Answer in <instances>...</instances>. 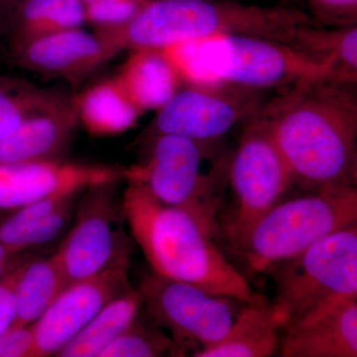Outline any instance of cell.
<instances>
[{"label":"cell","mask_w":357,"mask_h":357,"mask_svg":"<svg viewBox=\"0 0 357 357\" xmlns=\"http://www.w3.org/2000/svg\"><path fill=\"white\" fill-rule=\"evenodd\" d=\"M261 115L293 184L306 192L356 187V86L326 79L290 86Z\"/></svg>","instance_id":"obj_1"},{"label":"cell","mask_w":357,"mask_h":357,"mask_svg":"<svg viewBox=\"0 0 357 357\" xmlns=\"http://www.w3.org/2000/svg\"><path fill=\"white\" fill-rule=\"evenodd\" d=\"M121 204L122 220L155 273L241 303L259 296L191 213L132 181H126Z\"/></svg>","instance_id":"obj_2"},{"label":"cell","mask_w":357,"mask_h":357,"mask_svg":"<svg viewBox=\"0 0 357 357\" xmlns=\"http://www.w3.org/2000/svg\"><path fill=\"white\" fill-rule=\"evenodd\" d=\"M318 24L293 7L225 0H149L128 24L96 30L119 52L164 49L183 42L251 35L290 44L301 26Z\"/></svg>","instance_id":"obj_3"},{"label":"cell","mask_w":357,"mask_h":357,"mask_svg":"<svg viewBox=\"0 0 357 357\" xmlns=\"http://www.w3.org/2000/svg\"><path fill=\"white\" fill-rule=\"evenodd\" d=\"M185 83L222 84L263 91L326 79L318 61L292 45L251 35H225L164 48Z\"/></svg>","instance_id":"obj_4"},{"label":"cell","mask_w":357,"mask_h":357,"mask_svg":"<svg viewBox=\"0 0 357 357\" xmlns=\"http://www.w3.org/2000/svg\"><path fill=\"white\" fill-rule=\"evenodd\" d=\"M146 154L139 163L123 168V180L144 185L153 196L196 218L215 236L222 203L227 164L215 161L217 142L161 134L143 141Z\"/></svg>","instance_id":"obj_5"},{"label":"cell","mask_w":357,"mask_h":357,"mask_svg":"<svg viewBox=\"0 0 357 357\" xmlns=\"http://www.w3.org/2000/svg\"><path fill=\"white\" fill-rule=\"evenodd\" d=\"M356 223V187L307 192L282 199L230 245L252 271L264 272Z\"/></svg>","instance_id":"obj_6"},{"label":"cell","mask_w":357,"mask_h":357,"mask_svg":"<svg viewBox=\"0 0 357 357\" xmlns=\"http://www.w3.org/2000/svg\"><path fill=\"white\" fill-rule=\"evenodd\" d=\"M271 304L281 330L293 319L337 298L357 299V223L276 263Z\"/></svg>","instance_id":"obj_7"},{"label":"cell","mask_w":357,"mask_h":357,"mask_svg":"<svg viewBox=\"0 0 357 357\" xmlns=\"http://www.w3.org/2000/svg\"><path fill=\"white\" fill-rule=\"evenodd\" d=\"M227 177L236 204L231 220L225 227V236L231 244L279 203L294 185L287 163L261 112L246 123L229 160Z\"/></svg>","instance_id":"obj_8"},{"label":"cell","mask_w":357,"mask_h":357,"mask_svg":"<svg viewBox=\"0 0 357 357\" xmlns=\"http://www.w3.org/2000/svg\"><path fill=\"white\" fill-rule=\"evenodd\" d=\"M137 289L154 323L171 333L176 356L188 347H196V351L222 340L241 303L153 271L143 277Z\"/></svg>","instance_id":"obj_9"},{"label":"cell","mask_w":357,"mask_h":357,"mask_svg":"<svg viewBox=\"0 0 357 357\" xmlns=\"http://www.w3.org/2000/svg\"><path fill=\"white\" fill-rule=\"evenodd\" d=\"M265 105L262 91L222 84L185 83L156 110L137 142L161 134L218 142L238 124L258 116Z\"/></svg>","instance_id":"obj_10"},{"label":"cell","mask_w":357,"mask_h":357,"mask_svg":"<svg viewBox=\"0 0 357 357\" xmlns=\"http://www.w3.org/2000/svg\"><path fill=\"white\" fill-rule=\"evenodd\" d=\"M116 184L91 185L82 192L74 227L54 253L68 285L102 271L119 253L131 248L121 225Z\"/></svg>","instance_id":"obj_11"},{"label":"cell","mask_w":357,"mask_h":357,"mask_svg":"<svg viewBox=\"0 0 357 357\" xmlns=\"http://www.w3.org/2000/svg\"><path fill=\"white\" fill-rule=\"evenodd\" d=\"M131 248L95 275L70 284L33 324V357L56 356L110 300L130 287Z\"/></svg>","instance_id":"obj_12"},{"label":"cell","mask_w":357,"mask_h":357,"mask_svg":"<svg viewBox=\"0 0 357 357\" xmlns=\"http://www.w3.org/2000/svg\"><path fill=\"white\" fill-rule=\"evenodd\" d=\"M123 168L65 158L0 164V211H14L26 204L62 192H83L91 185L119 183Z\"/></svg>","instance_id":"obj_13"},{"label":"cell","mask_w":357,"mask_h":357,"mask_svg":"<svg viewBox=\"0 0 357 357\" xmlns=\"http://www.w3.org/2000/svg\"><path fill=\"white\" fill-rule=\"evenodd\" d=\"M121 53L98 31L83 27L45 35L11 47L14 63L49 79L77 84Z\"/></svg>","instance_id":"obj_14"},{"label":"cell","mask_w":357,"mask_h":357,"mask_svg":"<svg viewBox=\"0 0 357 357\" xmlns=\"http://www.w3.org/2000/svg\"><path fill=\"white\" fill-rule=\"evenodd\" d=\"M283 357H356L357 299L337 298L284 326Z\"/></svg>","instance_id":"obj_15"},{"label":"cell","mask_w":357,"mask_h":357,"mask_svg":"<svg viewBox=\"0 0 357 357\" xmlns=\"http://www.w3.org/2000/svg\"><path fill=\"white\" fill-rule=\"evenodd\" d=\"M79 128L73 95L0 136V164L64 158Z\"/></svg>","instance_id":"obj_16"},{"label":"cell","mask_w":357,"mask_h":357,"mask_svg":"<svg viewBox=\"0 0 357 357\" xmlns=\"http://www.w3.org/2000/svg\"><path fill=\"white\" fill-rule=\"evenodd\" d=\"M114 75L122 89L143 112L158 110L184 84L180 72L164 49L129 51Z\"/></svg>","instance_id":"obj_17"},{"label":"cell","mask_w":357,"mask_h":357,"mask_svg":"<svg viewBox=\"0 0 357 357\" xmlns=\"http://www.w3.org/2000/svg\"><path fill=\"white\" fill-rule=\"evenodd\" d=\"M243 305L222 340L192 352V356L268 357L276 351L281 328L271 304L258 296Z\"/></svg>","instance_id":"obj_18"},{"label":"cell","mask_w":357,"mask_h":357,"mask_svg":"<svg viewBox=\"0 0 357 357\" xmlns=\"http://www.w3.org/2000/svg\"><path fill=\"white\" fill-rule=\"evenodd\" d=\"M79 126L96 137L126 132L144 114L114 76L91 84L73 95Z\"/></svg>","instance_id":"obj_19"},{"label":"cell","mask_w":357,"mask_h":357,"mask_svg":"<svg viewBox=\"0 0 357 357\" xmlns=\"http://www.w3.org/2000/svg\"><path fill=\"white\" fill-rule=\"evenodd\" d=\"M290 45L325 67L326 79L356 86L357 83V24L326 27L301 26Z\"/></svg>","instance_id":"obj_20"},{"label":"cell","mask_w":357,"mask_h":357,"mask_svg":"<svg viewBox=\"0 0 357 357\" xmlns=\"http://www.w3.org/2000/svg\"><path fill=\"white\" fill-rule=\"evenodd\" d=\"M67 286L55 255L48 258L28 255L15 270L16 317L13 326H29L38 321Z\"/></svg>","instance_id":"obj_21"},{"label":"cell","mask_w":357,"mask_h":357,"mask_svg":"<svg viewBox=\"0 0 357 357\" xmlns=\"http://www.w3.org/2000/svg\"><path fill=\"white\" fill-rule=\"evenodd\" d=\"M142 307L139 291L130 286L110 300L56 356L98 357L135 321Z\"/></svg>","instance_id":"obj_22"},{"label":"cell","mask_w":357,"mask_h":357,"mask_svg":"<svg viewBox=\"0 0 357 357\" xmlns=\"http://www.w3.org/2000/svg\"><path fill=\"white\" fill-rule=\"evenodd\" d=\"M84 24L82 0H24L16 6L3 27L13 47Z\"/></svg>","instance_id":"obj_23"},{"label":"cell","mask_w":357,"mask_h":357,"mask_svg":"<svg viewBox=\"0 0 357 357\" xmlns=\"http://www.w3.org/2000/svg\"><path fill=\"white\" fill-rule=\"evenodd\" d=\"M70 96L63 89L42 88L21 77L0 74V136Z\"/></svg>","instance_id":"obj_24"},{"label":"cell","mask_w":357,"mask_h":357,"mask_svg":"<svg viewBox=\"0 0 357 357\" xmlns=\"http://www.w3.org/2000/svg\"><path fill=\"white\" fill-rule=\"evenodd\" d=\"M76 208L75 198L47 217L34 222L13 225L0 220V243L11 253L24 252L26 249L49 243L65 229Z\"/></svg>","instance_id":"obj_25"},{"label":"cell","mask_w":357,"mask_h":357,"mask_svg":"<svg viewBox=\"0 0 357 357\" xmlns=\"http://www.w3.org/2000/svg\"><path fill=\"white\" fill-rule=\"evenodd\" d=\"M139 316L102 352L98 357H157L175 354L172 338Z\"/></svg>","instance_id":"obj_26"},{"label":"cell","mask_w":357,"mask_h":357,"mask_svg":"<svg viewBox=\"0 0 357 357\" xmlns=\"http://www.w3.org/2000/svg\"><path fill=\"white\" fill-rule=\"evenodd\" d=\"M149 0H105L84 6L86 24L109 30L128 24Z\"/></svg>","instance_id":"obj_27"},{"label":"cell","mask_w":357,"mask_h":357,"mask_svg":"<svg viewBox=\"0 0 357 357\" xmlns=\"http://www.w3.org/2000/svg\"><path fill=\"white\" fill-rule=\"evenodd\" d=\"M312 18L326 27L357 24V0H306Z\"/></svg>","instance_id":"obj_28"},{"label":"cell","mask_w":357,"mask_h":357,"mask_svg":"<svg viewBox=\"0 0 357 357\" xmlns=\"http://www.w3.org/2000/svg\"><path fill=\"white\" fill-rule=\"evenodd\" d=\"M33 324L24 326H11L0 337V357H33Z\"/></svg>","instance_id":"obj_29"},{"label":"cell","mask_w":357,"mask_h":357,"mask_svg":"<svg viewBox=\"0 0 357 357\" xmlns=\"http://www.w3.org/2000/svg\"><path fill=\"white\" fill-rule=\"evenodd\" d=\"M15 269L0 278V337L13 326L16 317Z\"/></svg>","instance_id":"obj_30"},{"label":"cell","mask_w":357,"mask_h":357,"mask_svg":"<svg viewBox=\"0 0 357 357\" xmlns=\"http://www.w3.org/2000/svg\"><path fill=\"white\" fill-rule=\"evenodd\" d=\"M24 0H0V26H4L16 6Z\"/></svg>","instance_id":"obj_31"},{"label":"cell","mask_w":357,"mask_h":357,"mask_svg":"<svg viewBox=\"0 0 357 357\" xmlns=\"http://www.w3.org/2000/svg\"><path fill=\"white\" fill-rule=\"evenodd\" d=\"M18 255H20V253H11L3 244L0 243V266L11 261V260H13Z\"/></svg>","instance_id":"obj_32"},{"label":"cell","mask_w":357,"mask_h":357,"mask_svg":"<svg viewBox=\"0 0 357 357\" xmlns=\"http://www.w3.org/2000/svg\"><path fill=\"white\" fill-rule=\"evenodd\" d=\"M105 1V0H82L84 6H88V4L96 3V2Z\"/></svg>","instance_id":"obj_33"}]
</instances>
